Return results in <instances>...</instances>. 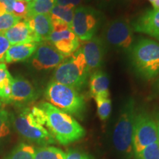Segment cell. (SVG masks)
<instances>
[{"label":"cell","mask_w":159,"mask_h":159,"mask_svg":"<svg viewBox=\"0 0 159 159\" xmlns=\"http://www.w3.org/2000/svg\"><path fill=\"white\" fill-rule=\"evenodd\" d=\"M39 106L44 111L49 133L61 144L68 145L85 136V129L71 115L47 102H41Z\"/></svg>","instance_id":"cell-1"},{"label":"cell","mask_w":159,"mask_h":159,"mask_svg":"<svg viewBox=\"0 0 159 159\" xmlns=\"http://www.w3.org/2000/svg\"><path fill=\"white\" fill-rule=\"evenodd\" d=\"M129 57L135 72L141 78L150 80L159 75V43L140 39L134 43Z\"/></svg>","instance_id":"cell-2"},{"label":"cell","mask_w":159,"mask_h":159,"mask_svg":"<svg viewBox=\"0 0 159 159\" xmlns=\"http://www.w3.org/2000/svg\"><path fill=\"white\" fill-rule=\"evenodd\" d=\"M136 104L133 97H129L123 103L113 133V144L115 150L124 159H130L134 154L133 134Z\"/></svg>","instance_id":"cell-3"},{"label":"cell","mask_w":159,"mask_h":159,"mask_svg":"<svg viewBox=\"0 0 159 159\" xmlns=\"http://www.w3.org/2000/svg\"><path fill=\"white\" fill-rule=\"evenodd\" d=\"M89 75L88 66L80 48L55 68L51 81L68 85L78 91L86 86Z\"/></svg>","instance_id":"cell-4"},{"label":"cell","mask_w":159,"mask_h":159,"mask_svg":"<svg viewBox=\"0 0 159 159\" xmlns=\"http://www.w3.org/2000/svg\"><path fill=\"white\" fill-rule=\"evenodd\" d=\"M44 96L49 103L71 116L82 118L84 115L85 99L71 87L50 81L45 89Z\"/></svg>","instance_id":"cell-5"},{"label":"cell","mask_w":159,"mask_h":159,"mask_svg":"<svg viewBox=\"0 0 159 159\" xmlns=\"http://www.w3.org/2000/svg\"><path fill=\"white\" fill-rule=\"evenodd\" d=\"M15 130L29 142L41 146H47L55 142L49 130L37 121L30 108H23L17 115L11 116Z\"/></svg>","instance_id":"cell-6"},{"label":"cell","mask_w":159,"mask_h":159,"mask_svg":"<svg viewBox=\"0 0 159 159\" xmlns=\"http://www.w3.org/2000/svg\"><path fill=\"white\" fill-rule=\"evenodd\" d=\"M102 38L105 46L119 51H129L134 43L131 24L125 19H115L105 24Z\"/></svg>","instance_id":"cell-7"},{"label":"cell","mask_w":159,"mask_h":159,"mask_svg":"<svg viewBox=\"0 0 159 159\" xmlns=\"http://www.w3.org/2000/svg\"><path fill=\"white\" fill-rule=\"evenodd\" d=\"M103 21V16L98 10L81 5L75 8L71 29L79 40L87 41L95 36Z\"/></svg>","instance_id":"cell-8"},{"label":"cell","mask_w":159,"mask_h":159,"mask_svg":"<svg viewBox=\"0 0 159 159\" xmlns=\"http://www.w3.org/2000/svg\"><path fill=\"white\" fill-rule=\"evenodd\" d=\"M158 142L157 126L153 117L146 111L136 114L133 134V149L136 156L143 149Z\"/></svg>","instance_id":"cell-9"},{"label":"cell","mask_w":159,"mask_h":159,"mask_svg":"<svg viewBox=\"0 0 159 159\" xmlns=\"http://www.w3.org/2000/svg\"><path fill=\"white\" fill-rule=\"evenodd\" d=\"M52 22V31L48 41L63 56H70L79 48V39L66 23L56 20Z\"/></svg>","instance_id":"cell-10"},{"label":"cell","mask_w":159,"mask_h":159,"mask_svg":"<svg viewBox=\"0 0 159 159\" xmlns=\"http://www.w3.org/2000/svg\"><path fill=\"white\" fill-rule=\"evenodd\" d=\"M30 64L37 71H47L56 68L65 59L49 41L39 43L36 50L30 57Z\"/></svg>","instance_id":"cell-11"},{"label":"cell","mask_w":159,"mask_h":159,"mask_svg":"<svg viewBox=\"0 0 159 159\" xmlns=\"http://www.w3.org/2000/svg\"><path fill=\"white\" fill-rule=\"evenodd\" d=\"M38 97L39 92L33 85L25 77L17 76L13 78L11 94L6 103L25 105L33 102Z\"/></svg>","instance_id":"cell-12"},{"label":"cell","mask_w":159,"mask_h":159,"mask_svg":"<svg viewBox=\"0 0 159 159\" xmlns=\"http://www.w3.org/2000/svg\"><path fill=\"white\" fill-rule=\"evenodd\" d=\"M106 46L102 39L99 36L93 37L85 41L81 48L89 72L94 71L102 66L105 58Z\"/></svg>","instance_id":"cell-13"},{"label":"cell","mask_w":159,"mask_h":159,"mask_svg":"<svg viewBox=\"0 0 159 159\" xmlns=\"http://www.w3.org/2000/svg\"><path fill=\"white\" fill-rule=\"evenodd\" d=\"M130 24L134 32L144 33L159 41V10H147Z\"/></svg>","instance_id":"cell-14"},{"label":"cell","mask_w":159,"mask_h":159,"mask_svg":"<svg viewBox=\"0 0 159 159\" xmlns=\"http://www.w3.org/2000/svg\"><path fill=\"white\" fill-rule=\"evenodd\" d=\"M5 36L12 44L27 43H40L39 39L26 21H20L11 28L3 32Z\"/></svg>","instance_id":"cell-15"},{"label":"cell","mask_w":159,"mask_h":159,"mask_svg":"<svg viewBox=\"0 0 159 159\" xmlns=\"http://www.w3.org/2000/svg\"><path fill=\"white\" fill-rule=\"evenodd\" d=\"M25 21L36 35L40 42L48 41L52 31V22L49 14L36 15L26 18Z\"/></svg>","instance_id":"cell-16"},{"label":"cell","mask_w":159,"mask_h":159,"mask_svg":"<svg viewBox=\"0 0 159 159\" xmlns=\"http://www.w3.org/2000/svg\"><path fill=\"white\" fill-rule=\"evenodd\" d=\"M39 43H18L10 46L6 53L5 62H21L30 58L36 50Z\"/></svg>","instance_id":"cell-17"},{"label":"cell","mask_w":159,"mask_h":159,"mask_svg":"<svg viewBox=\"0 0 159 159\" xmlns=\"http://www.w3.org/2000/svg\"><path fill=\"white\" fill-rule=\"evenodd\" d=\"M89 89L93 97L98 95L109 94V84L110 81L108 75L102 70L93 71L89 78Z\"/></svg>","instance_id":"cell-18"},{"label":"cell","mask_w":159,"mask_h":159,"mask_svg":"<svg viewBox=\"0 0 159 159\" xmlns=\"http://www.w3.org/2000/svg\"><path fill=\"white\" fill-rule=\"evenodd\" d=\"M13 78L5 63H0V100L7 102L11 92Z\"/></svg>","instance_id":"cell-19"},{"label":"cell","mask_w":159,"mask_h":159,"mask_svg":"<svg viewBox=\"0 0 159 159\" xmlns=\"http://www.w3.org/2000/svg\"><path fill=\"white\" fill-rule=\"evenodd\" d=\"M75 11V7L55 5L49 15L52 21L56 20V21H62V22L68 25L71 28Z\"/></svg>","instance_id":"cell-20"},{"label":"cell","mask_w":159,"mask_h":159,"mask_svg":"<svg viewBox=\"0 0 159 159\" xmlns=\"http://www.w3.org/2000/svg\"><path fill=\"white\" fill-rule=\"evenodd\" d=\"M56 5V0H35L28 5V12L26 18L41 14H49Z\"/></svg>","instance_id":"cell-21"},{"label":"cell","mask_w":159,"mask_h":159,"mask_svg":"<svg viewBox=\"0 0 159 159\" xmlns=\"http://www.w3.org/2000/svg\"><path fill=\"white\" fill-rule=\"evenodd\" d=\"M66 153L61 149L50 146L35 148V159H66Z\"/></svg>","instance_id":"cell-22"},{"label":"cell","mask_w":159,"mask_h":159,"mask_svg":"<svg viewBox=\"0 0 159 159\" xmlns=\"http://www.w3.org/2000/svg\"><path fill=\"white\" fill-rule=\"evenodd\" d=\"M5 159H35V148L26 143L16 146Z\"/></svg>","instance_id":"cell-23"},{"label":"cell","mask_w":159,"mask_h":159,"mask_svg":"<svg viewBox=\"0 0 159 159\" xmlns=\"http://www.w3.org/2000/svg\"><path fill=\"white\" fill-rule=\"evenodd\" d=\"M97 104V114L101 120L105 121L110 116L111 113V99L110 94L98 95L94 97Z\"/></svg>","instance_id":"cell-24"},{"label":"cell","mask_w":159,"mask_h":159,"mask_svg":"<svg viewBox=\"0 0 159 159\" xmlns=\"http://www.w3.org/2000/svg\"><path fill=\"white\" fill-rule=\"evenodd\" d=\"M11 118L5 109H0V145L11 133Z\"/></svg>","instance_id":"cell-25"},{"label":"cell","mask_w":159,"mask_h":159,"mask_svg":"<svg viewBox=\"0 0 159 159\" xmlns=\"http://www.w3.org/2000/svg\"><path fill=\"white\" fill-rule=\"evenodd\" d=\"M135 157L136 159H159V144L158 142L146 147Z\"/></svg>","instance_id":"cell-26"},{"label":"cell","mask_w":159,"mask_h":159,"mask_svg":"<svg viewBox=\"0 0 159 159\" xmlns=\"http://www.w3.org/2000/svg\"><path fill=\"white\" fill-rule=\"evenodd\" d=\"M21 20L12 13L0 14V32L3 33Z\"/></svg>","instance_id":"cell-27"},{"label":"cell","mask_w":159,"mask_h":159,"mask_svg":"<svg viewBox=\"0 0 159 159\" xmlns=\"http://www.w3.org/2000/svg\"><path fill=\"white\" fill-rule=\"evenodd\" d=\"M29 2L25 0H16L13 7L12 14L20 19H25L28 12Z\"/></svg>","instance_id":"cell-28"},{"label":"cell","mask_w":159,"mask_h":159,"mask_svg":"<svg viewBox=\"0 0 159 159\" xmlns=\"http://www.w3.org/2000/svg\"><path fill=\"white\" fill-rule=\"evenodd\" d=\"M10 46L11 43H9L8 40L5 36L3 33L0 32V63L5 62L6 53Z\"/></svg>","instance_id":"cell-29"},{"label":"cell","mask_w":159,"mask_h":159,"mask_svg":"<svg viewBox=\"0 0 159 159\" xmlns=\"http://www.w3.org/2000/svg\"><path fill=\"white\" fill-rule=\"evenodd\" d=\"M66 159H94L91 155L80 150H69Z\"/></svg>","instance_id":"cell-30"},{"label":"cell","mask_w":159,"mask_h":159,"mask_svg":"<svg viewBox=\"0 0 159 159\" xmlns=\"http://www.w3.org/2000/svg\"><path fill=\"white\" fill-rule=\"evenodd\" d=\"M16 0H0V14L12 13Z\"/></svg>","instance_id":"cell-31"},{"label":"cell","mask_w":159,"mask_h":159,"mask_svg":"<svg viewBox=\"0 0 159 159\" xmlns=\"http://www.w3.org/2000/svg\"><path fill=\"white\" fill-rule=\"evenodd\" d=\"M96 1L102 7H108L125 5V4L128 2L129 0H96Z\"/></svg>","instance_id":"cell-32"},{"label":"cell","mask_w":159,"mask_h":159,"mask_svg":"<svg viewBox=\"0 0 159 159\" xmlns=\"http://www.w3.org/2000/svg\"><path fill=\"white\" fill-rule=\"evenodd\" d=\"M85 0H56V5L60 6H69V7H76L81 6Z\"/></svg>","instance_id":"cell-33"},{"label":"cell","mask_w":159,"mask_h":159,"mask_svg":"<svg viewBox=\"0 0 159 159\" xmlns=\"http://www.w3.org/2000/svg\"><path fill=\"white\" fill-rule=\"evenodd\" d=\"M156 123L157 126V134H158V143L159 144V112L156 114Z\"/></svg>","instance_id":"cell-34"},{"label":"cell","mask_w":159,"mask_h":159,"mask_svg":"<svg viewBox=\"0 0 159 159\" xmlns=\"http://www.w3.org/2000/svg\"><path fill=\"white\" fill-rule=\"evenodd\" d=\"M152 5L153 7V9L159 10V0H153L152 2Z\"/></svg>","instance_id":"cell-35"},{"label":"cell","mask_w":159,"mask_h":159,"mask_svg":"<svg viewBox=\"0 0 159 159\" xmlns=\"http://www.w3.org/2000/svg\"><path fill=\"white\" fill-rule=\"evenodd\" d=\"M154 88H155V89H156V91H157V92L159 93V77L158 79H157L156 83H155Z\"/></svg>","instance_id":"cell-36"},{"label":"cell","mask_w":159,"mask_h":159,"mask_svg":"<svg viewBox=\"0 0 159 159\" xmlns=\"http://www.w3.org/2000/svg\"><path fill=\"white\" fill-rule=\"evenodd\" d=\"M148 1H150V2H151V3H152V2H153V0H148Z\"/></svg>","instance_id":"cell-37"},{"label":"cell","mask_w":159,"mask_h":159,"mask_svg":"<svg viewBox=\"0 0 159 159\" xmlns=\"http://www.w3.org/2000/svg\"><path fill=\"white\" fill-rule=\"evenodd\" d=\"M30 1V2H33V1H35V0H29Z\"/></svg>","instance_id":"cell-38"},{"label":"cell","mask_w":159,"mask_h":159,"mask_svg":"<svg viewBox=\"0 0 159 159\" xmlns=\"http://www.w3.org/2000/svg\"><path fill=\"white\" fill-rule=\"evenodd\" d=\"M1 105H2V102H1V100H0V108H1Z\"/></svg>","instance_id":"cell-39"}]
</instances>
